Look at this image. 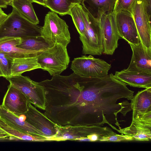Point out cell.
I'll return each instance as SVG.
<instances>
[{"mask_svg": "<svg viewBox=\"0 0 151 151\" xmlns=\"http://www.w3.org/2000/svg\"><path fill=\"white\" fill-rule=\"evenodd\" d=\"M45 1V0H44Z\"/></svg>", "mask_w": 151, "mask_h": 151, "instance_id": "36", "label": "cell"}, {"mask_svg": "<svg viewBox=\"0 0 151 151\" xmlns=\"http://www.w3.org/2000/svg\"><path fill=\"white\" fill-rule=\"evenodd\" d=\"M132 52L127 70L151 73V48L145 47L141 42L137 45L129 43Z\"/></svg>", "mask_w": 151, "mask_h": 151, "instance_id": "14", "label": "cell"}, {"mask_svg": "<svg viewBox=\"0 0 151 151\" xmlns=\"http://www.w3.org/2000/svg\"><path fill=\"white\" fill-rule=\"evenodd\" d=\"M111 65L102 59L92 55L75 58L70 68L75 73L85 77H102L108 75Z\"/></svg>", "mask_w": 151, "mask_h": 151, "instance_id": "7", "label": "cell"}, {"mask_svg": "<svg viewBox=\"0 0 151 151\" xmlns=\"http://www.w3.org/2000/svg\"><path fill=\"white\" fill-rule=\"evenodd\" d=\"M37 57L14 59L11 68V76L21 75L26 71L41 68Z\"/></svg>", "mask_w": 151, "mask_h": 151, "instance_id": "21", "label": "cell"}, {"mask_svg": "<svg viewBox=\"0 0 151 151\" xmlns=\"http://www.w3.org/2000/svg\"><path fill=\"white\" fill-rule=\"evenodd\" d=\"M81 0H45V6L61 16L69 15L71 9Z\"/></svg>", "mask_w": 151, "mask_h": 151, "instance_id": "24", "label": "cell"}, {"mask_svg": "<svg viewBox=\"0 0 151 151\" xmlns=\"http://www.w3.org/2000/svg\"><path fill=\"white\" fill-rule=\"evenodd\" d=\"M17 47L40 54L51 47L41 35L22 38L21 42Z\"/></svg>", "mask_w": 151, "mask_h": 151, "instance_id": "23", "label": "cell"}, {"mask_svg": "<svg viewBox=\"0 0 151 151\" xmlns=\"http://www.w3.org/2000/svg\"><path fill=\"white\" fill-rule=\"evenodd\" d=\"M82 7L81 4L75 5L71 9L69 14L79 36H83L85 32V24L81 13Z\"/></svg>", "mask_w": 151, "mask_h": 151, "instance_id": "25", "label": "cell"}, {"mask_svg": "<svg viewBox=\"0 0 151 151\" xmlns=\"http://www.w3.org/2000/svg\"><path fill=\"white\" fill-rule=\"evenodd\" d=\"M31 0H12L10 6L23 17L35 24L39 22Z\"/></svg>", "mask_w": 151, "mask_h": 151, "instance_id": "22", "label": "cell"}, {"mask_svg": "<svg viewBox=\"0 0 151 151\" xmlns=\"http://www.w3.org/2000/svg\"><path fill=\"white\" fill-rule=\"evenodd\" d=\"M14 59L7 53L0 52V77L6 78L11 76Z\"/></svg>", "mask_w": 151, "mask_h": 151, "instance_id": "26", "label": "cell"}, {"mask_svg": "<svg viewBox=\"0 0 151 151\" xmlns=\"http://www.w3.org/2000/svg\"><path fill=\"white\" fill-rule=\"evenodd\" d=\"M7 16L8 15L2 10V8H0V27Z\"/></svg>", "mask_w": 151, "mask_h": 151, "instance_id": "30", "label": "cell"}, {"mask_svg": "<svg viewBox=\"0 0 151 151\" xmlns=\"http://www.w3.org/2000/svg\"><path fill=\"white\" fill-rule=\"evenodd\" d=\"M117 30L120 37L133 45L140 42L137 30L133 16L131 13L125 10H120L115 14Z\"/></svg>", "mask_w": 151, "mask_h": 151, "instance_id": "11", "label": "cell"}, {"mask_svg": "<svg viewBox=\"0 0 151 151\" xmlns=\"http://www.w3.org/2000/svg\"><path fill=\"white\" fill-rule=\"evenodd\" d=\"M130 101L132 118L151 113V87L139 91Z\"/></svg>", "mask_w": 151, "mask_h": 151, "instance_id": "18", "label": "cell"}, {"mask_svg": "<svg viewBox=\"0 0 151 151\" xmlns=\"http://www.w3.org/2000/svg\"><path fill=\"white\" fill-rule=\"evenodd\" d=\"M116 0H81V4L95 18L100 19L105 13L113 12Z\"/></svg>", "mask_w": 151, "mask_h": 151, "instance_id": "19", "label": "cell"}, {"mask_svg": "<svg viewBox=\"0 0 151 151\" xmlns=\"http://www.w3.org/2000/svg\"><path fill=\"white\" fill-rule=\"evenodd\" d=\"M10 84L19 90L26 96L28 102L43 110H45V96L43 87L38 82L22 75L6 78Z\"/></svg>", "mask_w": 151, "mask_h": 151, "instance_id": "6", "label": "cell"}, {"mask_svg": "<svg viewBox=\"0 0 151 151\" xmlns=\"http://www.w3.org/2000/svg\"><path fill=\"white\" fill-rule=\"evenodd\" d=\"M121 134L131 137L133 140L147 141L151 140V113L137 115L132 118L130 125L121 128Z\"/></svg>", "mask_w": 151, "mask_h": 151, "instance_id": "10", "label": "cell"}, {"mask_svg": "<svg viewBox=\"0 0 151 151\" xmlns=\"http://www.w3.org/2000/svg\"><path fill=\"white\" fill-rule=\"evenodd\" d=\"M10 136L7 133H2L0 134V141L9 138L11 139Z\"/></svg>", "mask_w": 151, "mask_h": 151, "instance_id": "31", "label": "cell"}, {"mask_svg": "<svg viewBox=\"0 0 151 151\" xmlns=\"http://www.w3.org/2000/svg\"><path fill=\"white\" fill-rule=\"evenodd\" d=\"M132 140H133L132 138L129 136L116 133L105 138L103 142H119Z\"/></svg>", "mask_w": 151, "mask_h": 151, "instance_id": "28", "label": "cell"}, {"mask_svg": "<svg viewBox=\"0 0 151 151\" xmlns=\"http://www.w3.org/2000/svg\"><path fill=\"white\" fill-rule=\"evenodd\" d=\"M7 6V4L3 0H0V8H6Z\"/></svg>", "mask_w": 151, "mask_h": 151, "instance_id": "33", "label": "cell"}, {"mask_svg": "<svg viewBox=\"0 0 151 151\" xmlns=\"http://www.w3.org/2000/svg\"><path fill=\"white\" fill-rule=\"evenodd\" d=\"M102 35L103 53L112 55L118 46L120 38L113 12L103 14L100 19Z\"/></svg>", "mask_w": 151, "mask_h": 151, "instance_id": "9", "label": "cell"}, {"mask_svg": "<svg viewBox=\"0 0 151 151\" xmlns=\"http://www.w3.org/2000/svg\"><path fill=\"white\" fill-rule=\"evenodd\" d=\"M151 0H143L145 8L149 16L151 17Z\"/></svg>", "mask_w": 151, "mask_h": 151, "instance_id": "29", "label": "cell"}, {"mask_svg": "<svg viewBox=\"0 0 151 151\" xmlns=\"http://www.w3.org/2000/svg\"><path fill=\"white\" fill-rule=\"evenodd\" d=\"M2 133H6V132L0 128V134Z\"/></svg>", "mask_w": 151, "mask_h": 151, "instance_id": "35", "label": "cell"}, {"mask_svg": "<svg viewBox=\"0 0 151 151\" xmlns=\"http://www.w3.org/2000/svg\"><path fill=\"white\" fill-rule=\"evenodd\" d=\"M41 36L52 47L56 43L67 47L70 41L68 26L57 14L49 12L45 15L41 27Z\"/></svg>", "mask_w": 151, "mask_h": 151, "instance_id": "3", "label": "cell"}, {"mask_svg": "<svg viewBox=\"0 0 151 151\" xmlns=\"http://www.w3.org/2000/svg\"><path fill=\"white\" fill-rule=\"evenodd\" d=\"M56 126L58 130L57 134L49 138V141L77 140L80 138H86L88 139L91 142L89 139L91 136L96 134L103 138L102 142L105 138L116 134L108 127L95 125L63 127Z\"/></svg>", "mask_w": 151, "mask_h": 151, "instance_id": "5", "label": "cell"}, {"mask_svg": "<svg viewBox=\"0 0 151 151\" xmlns=\"http://www.w3.org/2000/svg\"><path fill=\"white\" fill-rule=\"evenodd\" d=\"M28 103L25 95L19 90L10 84L1 105L8 111L19 116L27 111Z\"/></svg>", "mask_w": 151, "mask_h": 151, "instance_id": "13", "label": "cell"}, {"mask_svg": "<svg viewBox=\"0 0 151 151\" xmlns=\"http://www.w3.org/2000/svg\"></svg>", "mask_w": 151, "mask_h": 151, "instance_id": "37", "label": "cell"}, {"mask_svg": "<svg viewBox=\"0 0 151 151\" xmlns=\"http://www.w3.org/2000/svg\"><path fill=\"white\" fill-rule=\"evenodd\" d=\"M0 118L14 127L27 133L34 135L46 137L40 131L23 120L14 114L0 105Z\"/></svg>", "mask_w": 151, "mask_h": 151, "instance_id": "17", "label": "cell"}, {"mask_svg": "<svg viewBox=\"0 0 151 151\" xmlns=\"http://www.w3.org/2000/svg\"><path fill=\"white\" fill-rule=\"evenodd\" d=\"M81 13L85 27L84 35L79 36L82 44V53L101 55L103 53V45L100 19L94 17L83 5Z\"/></svg>", "mask_w": 151, "mask_h": 151, "instance_id": "1", "label": "cell"}, {"mask_svg": "<svg viewBox=\"0 0 151 151\" xmlns=\"http://www.w3.org/2000/svg\"><path fill=\"white\" fill-rule=\"evenodd\" d=\"M28 110L24 114L25 120L41 131L48 140L56 135L58 130L55 125L31 104L28 102Z\"/></svg>", "mask_w": 151, "mask_h": 151, "instance_id": "12", "label": "cell"}, {"mask_svg": "<svg viewBox=\"0 0 151 151\" xmlns=\"http://www.w3.org/2000/svg\"><path fill=\"white\" fill-rule=\"evenodd\" d=\"M37 58L41 68L52 76L60 75L68 67L70 61L67 47L57 43L38 55Z\"/></svg>", "mask_w": 151, "mask_h": 151, "instance_id": "4", "label": "cell"}, {"mask_svg": "<svg viewBox=\"0 0 151 151\" xmlns=\"http://www.w3.org/2000/svg\"><path fill=\"white\" fill-rule=\"evenodd\" d=\"M8 5H10L12 0H3Z\"/></svg>", "mask_w": 151, "mask_h": 151, "instance_id": "34", "label": "cell"}, {"mask_svg": "<svg viewBox=\"0 0 151 151\" xmlns=\"http://www.w3.org/2000/svg\"><path fill=\"white\" fill-rule=\"evenodd\" d=\"M114 76L127 85L134 87H151V73L129 70L126 69L116 71Z\"/></svg>", "mask_w": 151, "mask_h": 151, "instance_id": "15", "label": "cell"}, {"mask_svg": "<svg viewBox=\"0 0 151 151\" xmlns=\"http://www.w3.org/2000/svg\"><path fill=\"white\" fill-rule=\"evenodd\" d=\"M132 14L140 42L146 47L151 48V18L145 8L143 0H135L131 7Z\"/></svg>", "mask_w": 151, "mask_h": 151, "instance_id": "8", "label": "cell"}, {"mask_svg": "<svg viewBox=\"0 0 151 151\" xmlns=\"http://www.w3.org/2000/svg\"><path fill=\"white\" fill-rule=\"evenodd\" d=\"M21 42V38L5 37L0 38V52H6L14 59L37 57L40 53L17 47Z\"/></svg>", "mask_w": 151, "mask_h": 151, "instance_id": "16", "label": "cell"}, {"mask_svg": "<svg viewBox=\"0 0 151 151\" xmlns=\"http://www.w3.org/2000/svg\"><path fill=\"white\" fill-rule=\"evenodd\" d=\"M135 0H116L113 12L115 14L120 10H125L131 13V7Z\"/></svg>", "mask_w": 151, "mask_h": 151, "instance_id": "27", "label": "cell"}, {"mask_svg": "<svg viewBox=\"0 0 151 151\" xmlns=\"http://www.w3.org/2000/svg\"><path fill=\"white\" fill-rule=\"evenodd\" d=\"M33 2H35L45 6L44 0H31Z\"/></svg>", "mask_w": 151, "mask_h": 151, "instance_id": "32", "label": "cell"}, {"mask_svg": "<svg viewBox=\"0 0 151 151\" xmlns=\"http://www.w3.org/2000/svg\"><path fill=\"white\" fill-rule=\"evenodd\" d=\"M0 128L9 134L11 138L18 140L35 142L49 141L47 137L34 136L24 132L0 118Z\"/></svg>", "mask_w": 151, "mask_h": 151, "instance_id": "20", "label": "cell"}, {"mask_svg": "<svg viewBox=\"0 0 151 151\" xmlns=\"http://www.w3.org/2000/svg\"><path fill=\"white\" fill-rule=\"evenodd\" d=\"M41 29V27L29 22L13 8L0 27V38L40 36Z\"/></svg>", "mask_w": 151, "mask_h": 151, "instance_id": "2", "label": "cell"}]
</instances>
